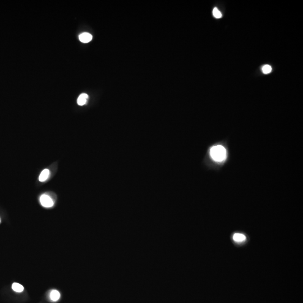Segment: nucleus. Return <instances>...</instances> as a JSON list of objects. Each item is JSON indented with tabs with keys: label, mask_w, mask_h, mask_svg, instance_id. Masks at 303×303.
<instances>
[{
	"label": "nucleus",
	"mask_w": 303,
	"mask_h": 303,
	"mask_svg": "<svg viewBox=\"0 0 303 303\" xmlns=\"http://www.w3.org/2000/svg\"><path fill=\"white\" fill-rule=\"evenodd\" d=\"M210 155L215 161H222L226 158V150L221 145L214 146L210 149Z\"/></svg>",
	"instance_id": "nucleus-1"
},
{
	"label": "nucleus",
	"mask_w": 303,
	"mask_h": 303,
	"mask_svg": "<svg viewBox=\"0 0 303 303\" xmlns=\"http://www.w3.org/2000/svg\"><path fill=\"white\" fill-rule=\"evenodd\" d=\"M40 202L42 206L46 208H50L54 206L53 199L47 194H43L40 196Z\"/></svg>",
	"instance_id": "nucleus-2"
},
{
	"label": "nucleus",
	"mask_w": 303,
	"mask_h": 303,
	"mask_svg": "<svg viewBox=\"0 0 303 303\" xmlns=\"http://www.w3.org/2000/svg\"><path fill=\"white\" fill-rule=\"evenodd\" d=\"M92 35L90 33H83L81 34L79 36V40H81L83 43H88L92 40Z\"/></svg>",
	"instance_id": "nucleus-3"
},
{
	"label": "nucleus",
	"mask_w": 303,
	"mask_h": 303,
	"mask_svg": "<svg viewBox=\"0 0 303 303\" xmlns=\"http://www.w3.org/2000/svg\"><path fill=\"white\" fill-rule=\"evenodd\" d=\"M49 297L52 301L57 302L60 298V294L57 290H53L50 292Z\"/></svg>",
	"instance_id": "nucleus-4"
},
{
	"label": "nucleus",
	"mask_w": 303,
	"mask_h": 303,
	"mask_svg": "<svg viewBox=\"0 0 303 303\" xmlns=\"http://www.w3.org/2000/svg\"><path fill=\"white\" fill-rule=\"evenodd\" d=\"M88 98V94L83 93V94H81L79 95V97H78V98L77 100V103L79 106H83L86 103Z\"/></svg>",
	"instance_id": "nucleus-5"
},
{
	"label": "nucleus",
	"mask_w": 303,
	"mask_h": 303,
	"mask_svg": "<svg viewBox=\"0 0 303 303\" xmlns=\"http://www.w3.org/2000/svg\"><path fill=\"white\" fill-rule=\"evenodd\" d=\"M49 175V170L48 169H44L40 173V177H39V180L40 182H45L48 178Z\"/></svg>",
	"instance_id": "nucleus-6"
},
{
	"label": "nucleus",
	"mask_w": 303,
	"mask_h": 303,
	"mask_svg": "<svg viewBox=\"0 0 303 303\" xmlns=\"http://www.w3.org/2000/svg\"><path fill=\"white\" fill-rule=\"evenodd\" d=\"M233 239L236 242H242L245 240L246 237L242 234H235L233 236Z\"/></svg>",
	"instance_id": "nucleus-7"
},
{
	"label": "nucleus",
	"mask_w": 303,
	"mask_h": 303,
	"mask_svg": "<svg viewBox=\"0 0 303 303\" xmlns=\"http://www.w3.org/2000/svg\"><path fill=\"white\" fill-rule=\"evenodd\" d=\"M12 289L14 291L17 292H21L24 290V287L18 283H13L12 285Z\"/></svg>",
	"instance_id": "nucleus-8"
},
{
	"label": "nucleus",
	"mask_w": 303,
	"mask_h": 303,
	"mask_svg": "<svg viewBox=\"0 0 303 303\" xmlns=\"http://www.w3.org/2000/svg\"><path fill=\"white\" fill-rule=\"evenodd\" d=\"M262 70L264 74H269L272 71V67L269 65H265L263 66Z\"/></svg>",
	"instance_id": "nucleus-9"
},
{
	"label": "nucleus",
	"mask_w": 303,
	"mask_h": 303,
	"mask_svg": "<svg viewBox=\"0 0 303 303\" xmlns=\"http://www.w3.org/2000/svg\"><path fill=\"white\" fill-rule=\"evenodd\" d=\"M213 15L214 17L217 19H219L222 17V14L217 7L214 8V9L213 10Z\"/></svg>",
	"instance_id": "nucleus-10"
},
{
	"label": "nucleus",
	"mask_w": 303,
	"mask_h": 303,
	"mask_svg": "<svg viewBox=\"0 0 303 303\" xmlns=\"http://www.w3.org/2000/svg\"><path fill=\"white\" fill-rule=\"evenodd\" d=\"M0 221H1V220H0Z\"/></svg>",
	"instance_id": "nucleus-11"
}]
</instances>
